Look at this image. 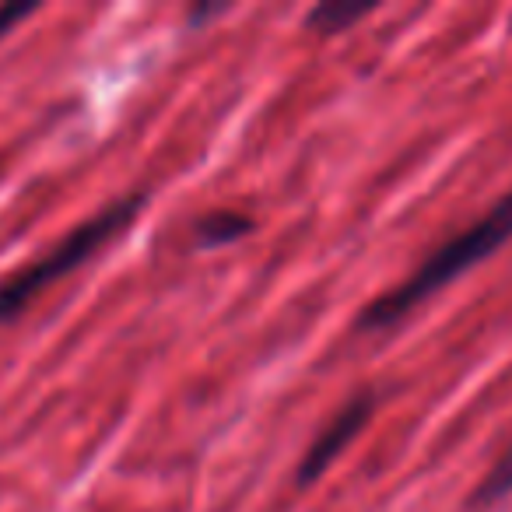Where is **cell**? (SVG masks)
I'll list each match as a JSON object with an SVG mask.
<instances>
[{
    "label": "cell",
    "instance_id": "1",
    "mask_svg": "<svg viewBox=\"0 0 512 512\" xmlns=\"http://www.w3.org/2000/svg\"><path fill=\"white\" fill-rule=\"evenodd\" d=\"M509 239H512V190L491 211H484L470 228L456 232L439 249H432L397 288H390L376 302H369L362 320H358V330H386L393 323H400L411 309H418L425 299H432L439 288L456 281L463 271L488 260Z\"/></svg>",
    "mask_w": 512,
    "mask_h": 512
},
{
    "label": "cell",
    "instance_id": "7",
    "mask_svg": "<svg viewBox=\"0 0 512 512\" xmlns=\"http://www.w3.org/2000/svg\"><path fill=\"white\" fill-rule=\"evenodd\" d=\"M32 8L29 4H0V39L8 36L11 29H15L22 18H29Z\"/></svg>",
    "mask_w": 512,
    "mask_h": 512
},
{
    "label": "cell",
    "instance_id": "2",
    "mask_svg": "<svg viewBox=\"0 0 512 512\" xmlns=\"http://www.w3.org/2000/svg\"><path fill=\"white\" fill-rule=\"evenodd\" d=\"M141 207H144V193H130V197L102 207L99 214L81 221L74 232H67L50 253L39 256L36 264L22 267L18 274L0 281V323L15 320V316L22 313L36 295H43L53 281L67 278V274L78 271L85 260H92L113 235H120L123 228L134 221V214L141 211Z\"/></svg>",
    "mask_w": 512,
    "mask_h": 512
},
{
    "label": "cell",
    "instance_id": "5",
    "mask_svg": "<svg viewBox=\"0 0 512 512\" xmlns=\"http://www.w3.org/2000/svg\"><path fill=\"white\" fill-rule=\"evenodd\" d=\"M509 491H512V439H509V446L502 449V456L495 460V467L477 484L474 498H470V509H491V505L502 502Z\"/></svg>",
    "mask_w": 512,
    "mask_h": 512
},
{
    "label": "cell",
    "instance_id": "4",
    "mask_svg": "<svg viewBox=\"0 0 512 512\" xmlns=\"http://www.w3.org/2000/svg\"><path fill=\"white\" fill-rule=\"evenodd\" d=\"M249 232H253V218L239 211H211L197 221L200 246H228V242L242 239Z\"/></svg>",
    "mask_w": 512,
    "mask_h": 512
},
{
    "label": "cell",
    "instance_id": "3",
    "mask_svg": "<svg viewBox=\"0 0 512 512\" xmlns=\"http://www.w3.org/2000/svg\"><path fill=\"white\" fill-rule=\"evenodd\" d=\"M372 407H376V397H372V393H358V397H351L348 404L334 414V421L316 435L313 446L302 456L299 470H295V484H299V488H309V484L320 481L323 470H327L330 463L351 446V439L365 428V421L372 418Z\"/></svg>",
    "mask_w": 512,
    "mask_h": 512
},
{
    "label": "cell",
    "instance_id": "6",
    "mask_svg": "<svg viewBox=\"0 0 512 512\" xmlns=\"http://www.w3.org/2000/svg\"><path fill=\"white\" fill-rule=\"evenodd\" d=\"M365 15H369V8H362V4H323V8L309 11L306 25L320 36H334V32H348Z\"/></svg>",
    "mask_w": 512,
    "mask_h": 512
}]
</instances>
